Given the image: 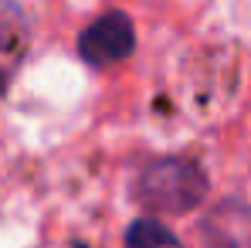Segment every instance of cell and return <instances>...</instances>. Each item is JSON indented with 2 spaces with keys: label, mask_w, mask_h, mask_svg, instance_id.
I'll return each mask as SVG.
<instances>
[{
  "label": "cell",
  "mask_w": 251,
  "mask_h": 248,
  "mask_svg": "<svg viewBox=\"0 0 251 248\" xmlns=\"http://www.w3.org/2000/svg\"><path fill=\"white\" fill-rule=\"evenodd\" d=\"M204 177L201 170L180 160H167L150 170L146 184H143V201L160 211H187L204 197Z\"/></svg>",
  "instance_id": "6da1fadb"
},
{
  "label": "cell",
  "mask_w": 251,
  "mask_h": 248,
  "mask_svg": "<svg viewBox=\"0 0 251 248\" xmlns=\"http://www.w3.org/2000/svg\"><path fill=\"white\" fill-rule=\"evenodd\" d=\"M204 238L210 248H251V207L238 201L217 204L204 221Z\"/></svg>",
  "instance_id": "7a4b0ae2"
},
{
  "label": "cell",
  "mask_w": 251,
  "mask_h": 248,
  "mask_svg": "<svg viewBox=\"0 0 251 248\" xmlns=\"http://www.w3.org/2000/svg\"><path fill=\"white\" fill-rule=\"evenodd\" d=\"M126 248H180V242L160 221H136L126 235Z\"/></svg>",
  "instance_id": "3957f363"
}]
</instances>
